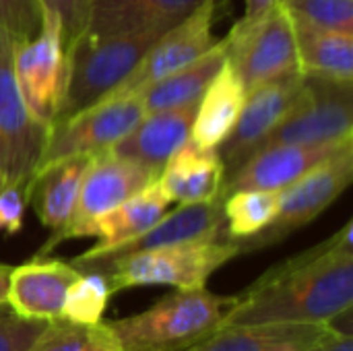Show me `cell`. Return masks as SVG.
I'll list each match as a JSON object with an SVG mask.
<instances>
[{
  "label": "cell",
  "instance_id": "obj_1",
  "mask_svg": "<svg viewBox=\"0 0 353 351\" xmlns=\"http://www.w3.org/2000/svg\"><path fill=\"white\" fill-rule=\"evenodd\" d=\"M353 306V221L321 244L265 271L236 294L221 327L319 323Z\"/></svg>",
  "mask_w": 353,
  "mask_h": 351
},
{
  "label": "cell",
  "instance_id": "obj_2",
  "mask_svg": "<svg viewBox=\"0 0 353 351\" xmlns=\"http://www.w3.org/2000/svg\"><path fill=\"white\" fill-rule=\"evenodd\" d=\"M168 29L170 27H145L122 33L83 31L64 50V89L52 126L101 101Z\"/></svg>",
  "mask_w": 353,
  "mask_h": 351
},
{
  "label": "cell",
  "instance_id": "obj_3",
  "mask_svg": "<svg viewBox=\"0 0 353 351\" xmlns=\"http://www.w3.org/2000/svg\"><path fill=\"white\" fill-rule=\"evenodd\" d=\"M234 300L207 288L176 290L145 312L103 323L126 351H184L221 327Z\"/></svg>",
  "mask_w": 353,
  "mask_h": 351
},
{
  "label": "cell",
  "instance_id": "obj_4",
  "mask_svg": "<svg viewBox=\"0 0 353 351\" xmlns=\"http://www.w3.org/2000/svg\"><path fill=\"white\" fill-rule=\"evenodd\" d=\"M238 257V244L223 236L128 254L95 271L105 273L112 294L141 285H172L176 290H190L207 288L209 277Z\"/></svg>",
  "mask_w": 353,
  "mask_h": 351
},
{
  "label": "cell",
  "instance_id": "obj_5",
  "mask_svg": "<svg viewBox=\"0 0 353 351\" xmlns=\"http://www.w3.org/2000/svg\"><path fill=\"white\" fill-rule=\"evenodd\" d=\"M228 37V62L246 93L261 85L300 74L294 19L281 2L252 21H238Z\"/></svg>",
  "mask_w": 353,
  "mask_h": 351
},
{
  "label": "cell",
  "instance_id": "obj_6",
  "mask_svg": "<svg viewBox=\"0 0 353 351\" xmlns=\"http://www.w3.org/2000/svg\"><path fill=\"white\" fill-rule=\"evenodd\" d=\"M352 178L353 145H347L279 192V207L273 221L250 238L234 240L240 248V257L275 246L314 221L345 192Z\"/></svg>",
  "mask_w": 353,
  "mask_h": 351
},
{
  "label": "cell",
  "instance_id": "obj_7",
  "mask_svg": "<svg viewBox=\"0 0 353 351\" xmlns=\"http://www.w3.org/2000/svg\"><path fill=\"white\" fill-rule=\"evenodd\" d=\"M155 180L157 174L134 159L116 155L112 151L93 155L83 174L77 205L68 223L60 232H54L50 236L37 257H46L64 240L89 238L91 225L103 213L112 211Z\"/></svg>",
  "mask_w": 353,
  "mask_h": 351
},
{
  "label": "cell",
  "instance_id": "obj_8",
  "mask_svg": "<svg viewBox=\"0 0 353 351\" xmlns=\"http://www.w3.org/2000/svg\"><path fill=\"white\" fill-rule=\"evenodd\" d=\"M12 52L14 41L0 29V186L31 180L50 134L23 101Z\"/></svg>",
  "mask_w": 353,
  "mask_h": 351
},
{
  "label": "cell",
  "instance_id": "obj_9",
  "mask_svg": "<svg viewBox=\"0 0 353 351\" xmlns=\"http://www.w3.org/2000/svg\"><path fill=\"white\" fill-rule=\"evenodd\" d=\"M12 64L29 114L50 128L62 99L66 70L62 25L52 10L41 8V27L35 37L14 43Z\"/></svg>",
  "mask_w": 353,
  "mask_h": 351
},
{
  "label": "cell",
  "instance_id": "obj_10",
  "mask_svg": "<svg viewBox=\"0 0 353 351\" xmlns=\"http://www.w3.org/2000/svg\"><path fill=\"white\" fill-rule=\"evenodd\" d=\"M143 116L145 108L141 95H124L95 103L74 118L52 126L33 174L72 155L110 151Z\"/></svg>",
  "mask_w": 353,
  "mask_h": 351
},
{
  "label": "cell",
  "instance_id": "obj_11",
  "mask_svg": "<svg viewBox=\"0 0 353 351\" xmlns=\"http://www.w3.org/2000/svg\"><path fill=\"white\" fill-rule=\"evenodd\" d=\"M219 4L221 2L217 0H209L194 8L182 21H178L174 27H170L101 101L124 95H139L153 83L203 56L217 41L213 37V23Z\"/></svg>",
  "mask_w": 353,
  "mask_h": 351
},
{
  "label": "cell",
  "instance_id": "obj_12",
  "mask_svg": "<svg viewBox=\"0 0 353 351\" xmlns=\"http://www.w3.org/2000/svg\"><path fill=\"white\" fill-rule=\"evenodd\" d=\"M308 79V77H306ZM353 134V85L308 79V93L254 149L275 145H319Z\"/></svg>",
  "mask_w": 353,
  "mask_h": 351
},
{
  "label": "cell",
  "instance_id": "obj_13",
  "mask_svg": "<svg viewBox=\"0 0 353 351\" xmlns=\"http://www.w3.org/2000/svg\"><path fill=\"white\" fill-rule=\"evenodd\" d=\"M223 236H225L223 197H217L205 203L178 205V209H174L172 213H163L141 236L108 250H85L83 254L74 257L70 265L77 267L79 271H95L128 254L184 244V242L215 240Z\"/></svg>",
  "mask_w": 353,
  "mask_h": 351
},
{
  "label": "cell",
  "instance_id": "obj_14",
  "mask_svg": "<svg viewBox=\"0 0 353 351\" xmlns=\"http://www.w3.org/2000/svg\"><path fill=\"white\" fill-rule=\"evenodd\" d=\"M306 93L308 79L302 72L271 81L246 93V101L234 130L217 147L225 178L254 153L267 134L285 120V116L304 99Z\"/></svg>",
  "mask_w": 353,
  "mask_h": 351
},
{
  "label": "cell",
  "instance_id": "obj_15",
  "mask_svg": "<svg viewBox=\"0 0 353 351\" xmlns=\"http://www.w3.org/2000/svg\"><path fill=\"white\" fill-rule=\"evenodd\" d=\"M347 145H353V134L333 143L275 145L261 149L223 180L221 197L225 199L236 190H283Z\"/></svg>",
  "mask_w": 353,
  "mask_h": 351
},
{
  "label": "cell",
  "instance_id": "obj_16",
  "mask_svg": "<svg viewBox=\"0 0 353 351\" xmlns=\"http://www.w3.org/2000/svg\"><path fill=\"white\" fill-rule=\"evenodd\" d=\"M81 275L70 261L35 257L10 269L6 306L31 321H52L62 317V306L70 283Z\"/></svg>",
  "mask_w": 353,
  "mask_h": 351
},
{
  "label": "cell",
  "instance_id": "obj_17",
  "mask_svg": "<svg viewBox=\"0 0 353 351\" xmlns=\"http://www.w3.org/2000/svg\"><path fill=\"white\" fill-rule=\"evenodd\" d=\"M196 103L145 114L110 151L134 159L159 176L165 161L190 139Z\"/></svg>",
  "mask_w": 353,
  "mask_h": 351
},
{
  "label": "cell",
  "instance_id": "obj_18",
  "mask_svg": "<svg viewBox=\"0 0 353 351\" xmlns=\"http://www.w3.org/2000/svg\"><path fill=\"white\" fill-rule=\"evenodd\" d=\"M225 170L217 149H207L188 139L161 168L157 182L178 205L205 203L221 197Z\"/></svg>",
  "mask_w": 353,
  "mask_h": 351
},
{
  "label": "cell",
  "instance_id": "obj_19",
  "mask_svg": "<svg viewBox=\"0 0 353 351\" xmlns=\"http://www.w3.org/2000/svg\"><path fill=\"white\" fill-rule=\"evenodd\" d=\"M244 101L246 89L234 66L225 58L196 103L190 139L201 147L217 149L234 130Z\"/></svg>",
  "mask_w": 353,
  "mask_h": 351
},
{
  "label": "cell",
  "instance_id": "obj_20",
  "mask_svg": "<svg viewBox=\"0 0 353 351\" xmlns=\"http://www.w3.org/2000/svg\"><path fill=\"white\" fill-rule=\"evenodd\" d=\"M319 323L225 325L184 351H300L325 333Z\"/></svg>",
  "mask_w": 353,
  "mask_h": 351
},
{
  "label": "cell",
  "instance_id": "obj_21",
  "mask_svg": "<svg viewBox=\"0 0 353 351\" xmlns=\"http://www.w3.org/2000/svg\"><path fill=\"white\" fill-rule=\"evenodd\" d=\"M205 2L209 0H93L85 31L122 33L145 27H172Z\"/></svg>",
  "mask_w": 353,
  "mask_h": 351
},
{
  "label": "cell",
  "instance_id": "obj_22",
  "mask_svg": "<svg viewBox=\"0 0 353 351\" xmlns=\"http://www.w3.org/2000/svg\"><path fill=\"white\" fill-rule=\"evenodd\" d=\"M294 29L304 77L353 85V33L316 27L298 19H294Z\"/></svg>",
  "mask_w": 353,
  "mask_h": 351
},
{
  "label": "cell",
  "instance_id": "obj_23",
  "mask_svg": "<svg viewBox=\"0 0 353 351\" xmlns=\"http://www.w3.org/2000/svg\"><path fill=\"white\" fill-rule=\"evenodd\" d=\"M93 155H72L60 159L31 176V203L43 228L60 232L77 205L83 174Z\"/></svg>",
  "mask_w": 353,
  "mask_h": 351
},
{
  "label": "cell",
  "instance_id": "obj_24",
  "mask_svg": "<svg viewBox=\"0 0 353 351\" xmlns=\"http://www.w3.org/2000/svg\"><path fill=\"white\" fill-rule=\"evenodd\" d=\"M225 58H228V37L217 39L203 56L174 70L161 81L153 83L145 91H141L139 95H141L145 114L199 101L207 85L213 81V77L225 62Z\"/></svg>",
  "mask_w": 353,
  "mask_h": 351
},
{
  "label": "cell",
  "instance_id": "obj_25",
  "mask_svg": "<svg viewBox=\"0 0 353 351\" xmlns=\"http://www.w3.org/2000/svg\"><path fill=\"white\" fill-rule=\"evenodd\" d=\"M170 203L159 182H151L91 225L89 238H97L99 242L89 250H108L141 236L168 211Z\"/></svg>",
  "mask_w": 353,
  "mask_h": 351
},
{
  "label": "cell",
  "instance_id": "obj_26",
  "mask_svg": "<svg viewBox=\"0 0 353 351\" xmlns=\"http://www.w3.org/2000/svg\"><path fill=\"white\" fill-rule=\"evenodd\" d=\"M25 351H126L108 325H79L66 319H52Z\"/></svg>",
  "mask_w": 353,
  "mask_h": 351
},
{
  "label": "cell",
  "instance_id": "obj_27",
  "mask_svg": "<svg viewBox=\"0 0 353 351\" xmlns=\"http://www.w3.org/2000/svg\"><path fill=\"white\" fill-rule=\"evenodd\" d=\"M281 190H236L223 199L225 238L244 240L265 230L279 207Z\"/></svg>",
  "mask_w": 353,
  "mask_h": 351
},
{
  "label": "cell",
  "instance_id": "obj_28",
  "mask_svg": "<svg viewBox=\"0 0 353 351\" xmlns=\"http://www.w3.org/2000/svg\"><path fill=\"white\" fill-rule=\"evenodd\" d=\"M112 288L101 271H81V275L70 283L64 306L62 319L79 325H95L103 321V312L112 298Z\"/></svg>",
  "mask_w": 353,
  "mask_h": 351
},
{
  "label": "cell",
  "instance_id": "obj_29",
  "mask_svg": "<svg viewBox=\"0 0 353 351\" xmlns=\"http://www.w3.org/2000/svg\"><path fill=\"white\" fill-rule=\"evenodd\" d=\"M288 12L304 23L353 33V0H279Z\"/></svg>",
  "mask_w": 353,
  "mask_h": 351
},
{
  "label": "cell",
  "instance_id": "obj_30",
  "mask_svg": "<svg viewBox=\"0 0 353 351\" xmlns=\"http://www.w3.org/2000/svg\"><path fill=\"white\" fill-rule=\"evenodd\" d=\"M41 6L37 0H0V29L14 41H27L39 33Z\"/></svg>",
  "mask_w": 353,
  "mask_h": 351
},
{
  "label": "cell",
  "instance_id": "obj_31",
  "mask_svg": "<svg viewBox=\"0 0 353 351\" xmlns=\"http://www.w3.org/2000/svg\"><path fill=\"white\" fill-rule=\"evenodd\" d=\"M48 321H31L0 306V351H25L43 331Z\"/></svg>",
  "mask_w": 353,
  "mask_h": 351
},
{
  "label": "cell",
  "instance_id": "obj_32",
  "mask_svg": "<svg viewBox=\"0 0 353 351\" xmlns=\"http://www.w3.org/2000/svg\"><path fill=\"white\" fill-rule=\"evenodd\" d=\"M41 8L52 10L62 25L64 50L87 29L93 0H37Z\"/></svg>",
  "mask_w": 353,
  "mask_h": 351
},
{
  "label": "cell",
  "instance_id": "obj_33",
  "mask_svg": "<svg viewBox=\"0 0 353 351\" xmlns=\"http://www.w3.org/2000/svg\"><path fill=\"white\" fill-rule=\"evenodd\" d=\"M29 203H31V180L0 186V232L6 234L21 232Z\"/></svg>",
  "mask_w": 353,
  "mask_h": 351
},
{
  "label": "cell",
  "instance_id": "obj_34",
  "mask_svg": "<svg viewBox=\"0 0 353 351\" xmlns=\"http://www.w3.org/2000/svg\"><path fill=\"white\" fill-rule=\"evenodd\" d=\"M300 351H353V337L325 329L323 335H319L312 343H308Z\"/></svg>",
  "mask_w": 353,
  "mask_h": 351
},
{
  "label": "cell",
  "instance_id": "obj_35",
  "mask_svg": "<svg viewBox=\"0 0 353 351\" xmlns=\"http://www.w3.org/2000/svg\"><path fill=\"white\" fill-rule=\"evenodd\" d=\"M275 2H279V0H246L242 21H252V19H256V17L265 14V12H267Z\"/></svg>",
  "mask_w": 353,
  "mask_h": 351
},
{
  "label": "cell",
  "instance_id": "obj_36",
  "mask_svg": "<svg viewBox=\"0 0 353 351\" xmlns=\"http://www.w3.org/2000/svg\"><path fill=\"white\" fill-rule=\"evenodd\" d=\"M10 269L8 265H2L0 263V306L6 304V288H8V275H10Z\"/></svg>",
  "mask_w": 353,
  "mask_h": 351
}]
</instances>
